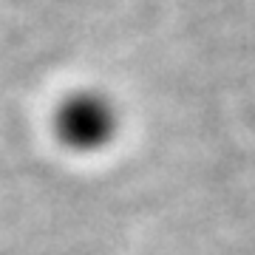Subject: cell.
Returning a JSON list of instances; mask_svg holds the SVG:
<instances>
[{"label": "cell", "mask_w": 255, "mask_h": 255, "mask_svg": "<svg viewBox=\"0 0 255 255\" xmlns=\"http://www.w3.org/2000/svg\"><path fill=\"white\" fill-rule=\"evenodd\" d=\"M63 133L65 139H71L74 145H97L105 133H108V117L105 111H100L97 105L80 102L71 111H65L63 117Z\"/></svg>", "instance_id": "6da1fadb"}]
</instances>
